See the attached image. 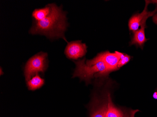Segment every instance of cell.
Listing matches in <instances>:
<instances>
[{"mask_svg": "<svg viewBox=\"0 0 157 117\" xmlns=\"http://www.w3.org/2000/svg\"><path fill=\"white\" fill-rule=\"evenodd\" d=\"M51 6L49 15L44 20L36 21L30 33L44 35L48 38H61L67 41L64 36L67 26L66 13L55 4Z\"/></svg>", "mask_w": 157, "mask_h": 117, "instance_id": "6da1fadb", "label": "cell"}, {"mask_svg": "<svg viewBox=\"0 0 157 117\" xmlns=\"http://www.w3.org/2000/svg\"><path fill=\"white\" fill-rule=\"evenodd\" d=\"M76 67L73 77H78L85 81L87 84L90 82L94 77H105L109 73L104 62L96 56L85 61V58L75 61Z\"/></svg>", "mask_w": 157, "mask_h": 117, "instance_id": "7a4b0ae2", "label": "cell"}, {"mask_svg": "<svg viewBox=\"0 0 157 117\" xmlns=\"http://www.w3.org/2000/svg\"><path fill=\"white\" fill-rule=\"evenodd\" d=\"M47 53H40L33 56L27 61L25 68V76L26 81L38 75L39 72L44 73L46 69Z\"/></svg>", "mask_w": 157, "mask_h": 117, "instance_id": "3957f363", "label": "cell"}, {"mask_svg": "<svg viewBox=\"0 0 157 117\" xmlns=\"http://www.w3.org/2000/svg\"><path fill=\"white\" fill-rule=\"evenodd\" d=\"M90 106V117H105L108 108L107 92L105 93L103 97L95 96Z\"/></svg>", "mask_w": 157, "mask_h": 117, "instance_id": "277c9868", "label": "cell"}, {"mask_svg": "<svg viewBox=\"0 0 157 117\" xmlns=\"http://www.w3.org/2000/svg\"><path fill=\"white\" fill-rule=\"evenodd\" d=\"M151 2V1H146L145 6L144 9L142 13L135 14L130 17L128 21V28L130 31L134 32L138 31L141 24L143 20L146 17L153 16L155 13H157V7L153 11H149L148 10V5Z\"/></svg>", "mask_w": 157, "mask_h": 117, "instance_id": "5b68a950", "label": "cell"}, {"mask_svg": "<svg viewBox=\"0 0 157 117\" xmlns=\"http://www.w3.org/2000/svg\"><path fill=\"white\" fill-rule=\"evenodd\" d=\"M87 46L82 41H72L68 43L65 49V54L69 59L77 60L82 58L87 53Z\"/></svg>", "mask_w": 157, "mask_h": 117, "instance_id": "8992f818", "label": "cell"}, {"mask_svg": "<svg viewBox=\"0 0 157 117\" xmlns=\"http://www.w3.org/2000/svg\"><path fill=\"white\" fill-rule=\"evenodd\" d=\"M105 63L109 73L119 69L118 65L120 58L116 52L111 53L109 51L98 53L97 55Z\"/></svg>", "mask_w": 157, "mask_h": 117, "instance_id": "52a82bcc", "label": "cell"}, {"mask_svg": "<svg viewBox=\"0 0 157 117\" xmlns=\"http://www.w3.org/2000/svg\"><path fill=\"white\" fill-rule=\"evenodd\" d=\"M148 17L145 18L142 22L141 28L136 31L133 32V36L131 38V41L129 42V46L135 45L137 48L140 47L143 50L144 44L149 40L145 37V29L147 28L146 21Z\"/></svg>", "mask_w": 157, "mask_h": 117, "instance_id": "ba28073f", "label": "cell"}, {"mask_svg": "<svg viewBox=\"0 0 157 117\" xmlns=\"http://www.w3.org/2000/svg\"><path fill=\"white\" fill-rule=\"evenodd\" d=\"M108 108L105 117H125L124 113L113 103L110 92L107 91Z\"/></svg>", "mask_w": 157, "mask_h": 117, "instance_id": "9c48e42d", "label": "cell"}, {"mask_svg": "<svg viewBox=\"0 0 157 117\" xmlns=\"http://www.w3.org/2000/svg\"><path fill=\"white\" fill-rule=\"evenodd\" d=\"M51 11V4H48L44 8L35 9L33 12L32 16L36 21H41L49 15Z\"/></svg>", "mask_w": 157, "mask_h": 117, "instance_id": "30bf717a", "label": "cell"}, {"mask_svg": "<svg viewBox=\"0 0 157 117\" xmlns=\"http://www.w3.org/2000/svg\"><path fill=\"white\" fill-rule=\"evenodd\" d=\"M44 83V80L41 78L38 75L33 76L27 82L28 89L30 90H35L42 87Z\"/></svg>", "mask_w": 157, "mask_h": 117, "instance_id": "8fae6325", "label": "cell"}, {"mask_svg": "<svg viewBox=\"0 0 157 117\" xmlns=\"http://www.w3.org/2000/svg\"><path fill=\"white\" fill-rule=\"evenodd\" d=\"M131 59V57L130 55H128L127 54H125V56H124V58H122V59L120 60V61H119L118 65V68H121V67H122L123 66L128 63Z\"/></svg>", "mask_w": 157, "mask_h": 117, "instance_id": "7c38bea8", "label": "cell"}, {"mask_svg": "<svg viewBox=\"0 0 157 117\" xmlns=\"http://www.w3.org/2000/svg\"><path fill=\"white\" fill-rule=\"evenodd\" d=\"M156 3H157V1H156ZM152 19H153V22L155 24H156V25H157V13H155L154 14V16H153V18H152Z\"/></svg>", "mask_w": 157, "mask_h": 117, "instance_id": "4fadbf2b", "label": "cell"}, {"mask_svg": "<svg viewBox=\"0 0 157 117\" xmlns=\"http://www.w3.org/2000/svg\"><path fill=\"white\" fill-rule=\"evenodd\" d=\"M153 97H154L155 99H157V91H156L154 92L153 95Z\"/></svg>", "mask_w": 157, "mask_h": 117, "instance_id": "5bb4252c", "label": "cell"}, {"mask_svg": "<svg viewBox=\"0 0 157 117\" xmlns=\"http://www.w3.org/2000/svg\"></svg>", "mask_w": 157, "mask_h": 117, "instance_id": "9a60e30c", "label": "cell"}, {"mask_svg": "<svg viewBox=\"0 0 157 117\" xmlns=\"http://www.w3.org/2000/svg\"></svg>", "mask_w": 157, "mask_h": 117, "instance_id": "2e32d148", "label": "cell"}]
</instances>
